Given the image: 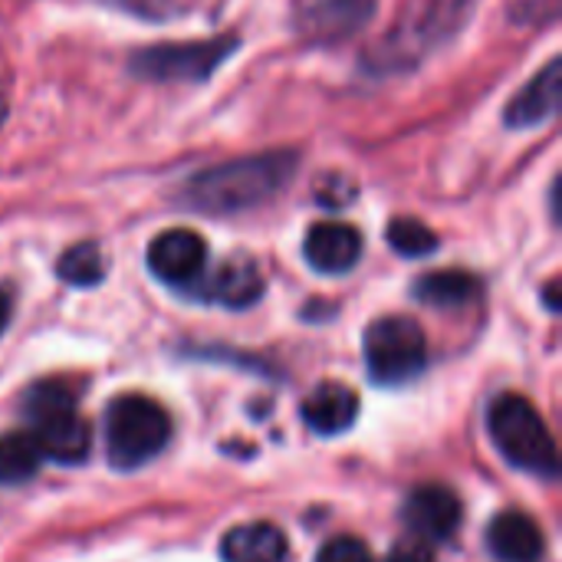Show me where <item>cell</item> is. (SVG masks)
Returning a JSON list of instances; mask_svg holds the SVG:
<instances>
[{"mask_svg": "<svg viewBox=\"0 0 562 562\" xmlns=\"http://www.w3.org/2000/svg\"><path fill=\"white\" fill-rule=\"evenodd\" d=\"M296 151H263L191 175L181 188V204L201 214H244L277 198L296 175Z\"/></svg>", "mask_w": 562, "mask_h": 562, "instance_id": "6da1fadb", "label": "cell"}, {"mask_svg": "<svg viewBox=\"0 0 562 562\" xmlns=\"http://www.w3.org/2000/svg\"><path fill=\"white\" fill-rule=\"evenodd\" d=\"M477 280L464 270H438V273H425L415 283V300L438 306V310H454L464 306L477 296Z\"/></svg>", "mask_w": 562, "mask_h": 562, "instance_id": "2e32d148", "label": "cell"}, {"mask_svg": "<svg viewBox=\"0 0 562 562\" xmlns=\"http://www.w3.org/2000/svg\"><path fill=\"white\" fill-rule=\"evenodd\" d=\"M487 431L494 448L520 471L537 477H557L560 474V451L557 441L543 422V415L533 408L524 395H501L487 412Z\"/></svg>", "mask_w": 562, "mask_h": 562, "instance_id": "7a4b0ae2", "label": "cell"}, {"mask_svg": "<svg viewBox=\"0 0 562 562\" xmlns=\"http://www.w3.org/2000/svg\"><path fill=\"white\" fill-rule=\"evenodd\" d=\"M316 562H375V557H372V550L362 540H356V537H336L326 547H319Z\"/></svg>", "mask_w": 562, "mask_h": 562, "instance_id": "ffe728a7", "label": "cell"}, {"mask_svg": "<svg viewBox=\"0 0 562 562\" xmlns=\"http://www.w3.org/2000/svg\"><path fill=\"white\" fill-rule=\"evenodd\" d=\"M234 49H237V36L155 43V46L135 49L128 59V69H132V76L148 79V82H201Z\"/></svg>", "mask_w": 562, "mask_h": 562, "instance_id": "5b68a950", "label": "cell"}, {"mask_svg": "<svg viewBox=\"0 0 562 562\" xmlns=\"http://www.w3.org/2000/svg\"><path fill=\"white\" fill-rule=\"evenodd\" d=\"M33 438H36L43 458H49L56 464H82L92 448V431L79 418L76 408L33 422Z\"/></svg>", "mask_w": 562, "mask_h": 562, "instance_id": "8fae6325", "label": "cell"}, {"mask_svg": "<svg viewBox=\"0 0 562 562\" xmlns=\"http://www.w3.org/2000/svg\"><path fill=\"white\" fill-rule=\"evenodd\" d=\"M547 303H550V310H553V313L560 310V303H557V283H550V286H547Z\"/></svg>", "mask_w": 562, "mask_h": 562, "instance_id": "603a6c76", "label": "cell"}, {"mask_svg": "<svg viewBox=\"0 0 562 562\" xmlns=\"http://www.w3.org/2000/svg\"><path fill=\"white\" fill-rule=\"evenodd\" d=\"M389 244H392V250L402 254V257H428V254L438 250L435 231L425 227V224L415 221V217H398V221H392V227H389Z\"/></svg>", "mask_w": 562, "mask_h": 562, "instance_id": "d6986e66", "label": "cell"}, {"mask_svg": "<svg viewBox=\"0 0 562 562\" xmlns=\"http://www.w3.org/2000/svg\"><path fill=\"white\" fill-rule=\"evenodd\" d=\"M303 257L316 273L339 277L349 273L362 257V234L342 221H319L303 240Z\"/></svg>", "mask_w": 562, "mask_h": 562, "instance_id": "ba28073f", "label": "cell"}, {"mask_svg": "<svg viewBox=\"0 0 562 562\" xmlns=\"http://www.w3.org/2000/svg\"><path fill=\"white\" fill-rule=\"evenodd\" d=\"M201 296L231 310H247L263 296V273L250 257H231L201 283Z\"/></svg>", "mask_w": 562, "mask_h": 562, "instance_id": "7c38bea8", "label": "cell"}, {"mask_svg": "<svg viewBox=\"0 0 562 562\" xmlns=\"http://www.w3.org/2000/svg\"><path fill=\"white\" fill-rule=\"evenodd\" d=\"M56 277L69 286H95L102 277H105V260H102V250L99 244L92 240H82V244H72L59 263H56Z\"/></svg>", "mask_w": 562, "mask_h": 562, "instance_id": "ac0fdd59", "label": "cell"}, {"mask_svg": "<svg viewBox=\"0 0 562 562\" xmlns=\"http://www.w3.org/2000/svg\"><path fill=\"white\" fill-rule=\"evenodd\" d=\"M402 517L415 537H422L428 543H445L461 527V501L448 487L425 484V487L408 494Z\"/></svg>", "mask_w": 562, "mask_h": 562, "instance_id": "52a82bcc", "label": "cell"}, {"mask_svg": "<svg viewBox=\"0 0 562 562\" xmlns=\"http://www.w3.org/2000/svg\"><path fill=\"white\" fill-rule=\"evenodd\" d=\"M356 418H359V395L342 382H323L303 402V422L326 438L342 435L346 428L356 425Z\"/></svg>", "mask_w": 562, "mask_h": 562, "instance_id": "4fadbf2b", "label": "cell"}, {"mask_svg": "<svg viewBox=\"0 0 562 562\" xmlns=\"http://www.w3.org/2000/svg\"><path fill=\"white\" fill-rule=\"evenodd\" d=\"M487 547L497 562H543V530L520 510H504L487 527Z\"/></svg>", "mask_w": 562, "mask_h": 562, "instance_id": "30bf717a", "label": "cell"}, {"mask_svg": "<svg viewBox=\"0 0 562 562\" xmlns=\"http://www.w3.org/2000/svg\"><path fill=\"white\" fill-rule=\"evenodd\" d=\"M7 319H10V303H7V296L0 293V336H3V329H7Z\"/></svg>", "mask_w": 562, "mask_h": 562, "instance_id": "7402d4cb", "label": "cell"}, {"mask_svg": "<svg viewBox=\"0 0 562 562\" xmlns=\"http://www.w3.org/2000/svg\"><path fill=\"white\" fill-rule=\"evenodd\" d=\"M375 13V0H323L313 16L310 26L323 36V40H339L356 33L359 26H366Z\"/></svg>", "mask_w": 562, "mask_h": 562, "instance_id": "e0dca14e", "label": "cell"}, {"mask_svg": "<svg viewBox=\"0 0 562 562\" xmlns=\"http://www.w3.org/2000/svg\"><path fill=\"white\" fill-rule=\"evenodd\" d=\"M204 267H207V244L188 227L161 231L148 244V270L168 286H194Z\"/></svg>", "mask_w": 562, "mask_h": 562, "instance_id": "8992f818", "label": "cell"}, {"mask_svg": "<svg viewBox=\"0 0 562 562\" xmlns=\"http://www.w3.org/2000/svg\"><path fill=\"white\" fill-rule=\"evenodd\" d=\"M43 451L33 435L7 431L0 435V487H20L40 474Z\"/></svg>", "mask_w": 562, "mask_h": 562, "instance_id": "9a60e30c", "label": "cell"}, {"mask_svg": "<svg viewBox=\"0 0 562 562\" xmlns=\"http://www.w3.org/2000/svg\"><path fill=\"white\" fill-rule=\"evenodd\" d=\"M560 72L562 59L553 56L510 102H507V112H504V122L510 128H533V125H543L557 109H560Z\"/></svg>", "mask_w": 562, "mask_h": 562, "instance_id": "9c48e42d", "label": "cell"}, {"mask_svg": "<svg viewBox=\"0 0 562 562\" xmlns=\"http://www.w3.org/2000/svg\"><path fill=\"white\" fill-rule=\"evenodd\" d=\"M366 369L375 385H405L428 366V342L415 319L382 316L366 329Z\"/></svg>", "mask_w": 562, "mask_h": 562, "instance_id": "277c9868", "label": "cell"}, {"mask_svg": "<svg viewBox=\"0 0 562 562\" xmlns=\"http://www.w3.org/2000/svg\"><path fill=\"white\" fill-rule=\"evenodd\" d=\"M286 537L280 527L257 520L240 524L221 540V560L224 562H286Z\"/></svg>", "mask_w": 562, "mask_h": 562, "instance_id": "5bb4252c", "label": "cell"}, {"mask_svg": "<svg viewBox=\"0 0 562 562\" xmlns=\"http://www.w3.org/2000/svg\"><path fill=\"white\" fill-rule=\"evenodd\" d=\"M171 438L168 412L148 395H119L105 408V451L112 468L135 471L158 458Z\"/></svg>", "mask_w": 562, "mask_h": 562, "instance_id": "3957f363", "label": "cell"}, {"mask_svg": "<svg viewBox=\"0 0 562 562\" xmlns=\"http://www.w3.org/2000/svg\"><path fill=\"white\" fill-rule=\"evenodd\" d=\"M3 119H7V102L0 99V125H3Z\"/></svg>", "mask_w": 562, "mask_h": 562, "instance_id": "cb8c5ba5", "label": "cell"}, {"mask_svg": "<svg viewBox=\"0 0 562 562\" xmlns=\"http://www.w3.org/2000/svg\"><path fill=\"white\" fill-rule=\"evenodd\" d=\"M385 562H435V557L425 540H405L385 557Z\"/></svg>", "mask_w": 562, "mask_h": 562, "instance_id": "44dd1931", "label": "cell"}]
</instances>
